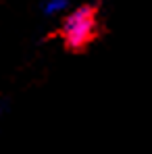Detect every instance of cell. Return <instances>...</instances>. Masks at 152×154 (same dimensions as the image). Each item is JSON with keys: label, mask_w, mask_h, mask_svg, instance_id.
Wrapping results in <instances>:
<instances>
[{"label": "cell", "mask_w": 152, "mask_h": 154, "mask_svg": "<svg viewBox=\"0 0 152 154\" xmlns=\"http://www.w3.org/2000/svg\"><path fill=\"white\" fill-rule=\"evenodd\" d=\"M98 33V17L96 11L88 4L69 11L60 23V38L67 48L81 50L85 48Z\"/></svg>", "instance_id": "cell-1"}, {"label": "cell", "mask_w": 152, "mask_h": 154, "mask_svg": "<svg viewBox=\"0 0 152 154\" xmlns=\"http://www.w3.org/2000/svg\"><path fill=\"white\" fill-rule=\"evenodd\" d=\"M67 8H69V0H42V13L46 17H58L67 13Z\"/></svg>", "instance_id": "cell-2"}, {"label": "cell", "mask_w": 152, "mask_h": 154, "mask_svg": "<svg viewBox=\"0 0 152 154\" xmlns=\"http://www.w3.org/2000/svg\"><path fill=\"white\" fill-rule=\"evenodd\" d=\"M8 108H11V104H8V100H4V98H0V119H4V117H6V112H8Z\"/></svg>", "instance_id": "cell-3"}]
</instances>
